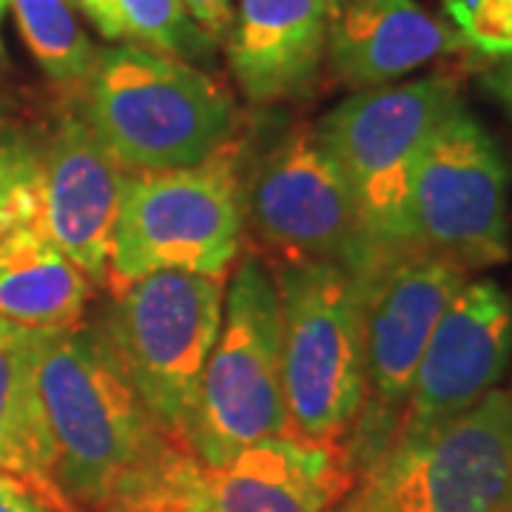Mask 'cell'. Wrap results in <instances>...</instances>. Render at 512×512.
I'll use <instances>...</instances> for the list:
<instances>
[{
    "mask_svg": "<svg viewBox=\"0 0 512 512\" xmlns=\"http://www.w3.org/2000/svg\"><path fill=\"white\" fill-rule=\"evenodd\" d=\"M35 384L63 512H134L202 476L151 419L97 322L37 330Z\"/></svg>",
    "mask_w": 512,
    "mask_h": 512,
    "instance_id": "obj_1",
    "label": "cell"
},
{
    "mask_svg": "<svg viewBox=\"0 0 512 512\" xmlns=\"http://www.w3.org/2000/svg\"><path fill=\"white\" fill-rule=\"evenodd\" d=\"M77 97L80 117L128 174L200 165L237 131V106L220 80L131 43L100 49Z\"/></svg>",
    "mask_w": 512,
    "mask_h": 512,
    "instance_id": "obj_2",
    "label": "cell"
},
{
    "mask_svg": "<svg viewBox=\"0 0 512 512\" xmlns=\"http://www.w3.org/2000/svg\"><path fill=\"white\" fill-rule=\"evenodd\" d=\"M288 427L345 444L365 404V316L359 279L322 259L276 262Z\"/></svg>",
    "mask_w": 512,
    "mask_h": 512,
    "instance_id": "obj_3",
    "label": "cell"
},
{
    "mask_svg": "<svg viewBox=\"0 0 512 512\" xmlns=\"http://www.w3.org/2000/svg\"><path fill=\"white\" fill-rule=\"evenodd\" d=\"M291 433L282 384V313L271 265L239 259L225 288L220 336L202 370L185 447L202 467H222L256 441Z\"/></svg>",
    "mask_w": 512,
    "mask_h": 512,
    "instance_id": "obj_4",
    "label": "cell"
},
{
    "mask_svg": "<svg viewBox=\"0 0 512 512\" xmlns=\"http://www.w3.org/2000/svg\"><path fill=\"white\" fill-rule=\"evenodd\" d=\"M245 228V180L234 146L191 168L128 174L106 288L114 291L157 271L228 279Z\"/></svg>",
    "mask_w": 512,
    "mask_h": 512,
    "instance_id": "obj_5",
    "label": "cell"
},
{
    "mask_svg": "<svg viewBox=\"0 0 512 512\" xmlns=\"http://www.w3.org/2000/svg\"><path fill=\"white\" fill-rule=\"evenodd\" d=\"M456 103H461L456 80L427 74L359 89L316 123L319 137L342 168L362 234L376 256L413 248V171L424 143Z\"/></svg>",
    "mask_w": 512,
    "mask_h": 512,
    "instance_id": "obj_6",
    "label": "cell"
},
{
    "mask_svg": "<svg viewBox=\"0 0 512 512\" xmlns=\"http://www.w3.org/2000/svg\"><path fill=\"white\" fill-rule=\"evenodd\" d=\"M225 279L157 271L111 291L97 319L151 419L185 444L202 370L220 336Z\"/></svg>",
    "mask_w": 512,
    "mask_h": 512,
    "instance_id": "obj_7",
    "label": "cell"
},
{
    "mask_svg": "<svg viewBox=\"0 0 512 512\" xmlns=\"http://www.w3.org/2000/svg\"><path fill=\"white\" fill-rule=\"evenodd\" d=\"M365 316V404L345 439L359 481L396 439L421 353L470 271L453 259L404 248L356 274Z\"/></svg>",
    "mask_w": 512,
    "mask_h": 512,
    "instance_id": "obj_8",
    "label": "cell"
},
{
    "mask_svg": "<svg viewBox=\"0 0 512 512\" xmlns=\"http://www.w3.org/2000/svg\"><path fill=\"white\" fill-rule=\"evenodd\" d=\"M413 248L467 271L507 262L510 163L478 117L456 103L421 148L410 183Z\"/></svg>",
    "mask_w": 512,
    "mask_h": 512,
    "instance_id": "obj_9",
    "label": "cell"
},
{
    "mask_svg": "<svg viewBox=\"0 0 512 512\" xmlns=\"http://www.w3.org/2000/svg\"><path fill=\"white\" fill-rule=\"evenodd\" d=\"M245 217L274 262L322 259L365 271L376 259L342 168L313 123L293 126L245 183Z\"/></svg>",
    "mask_w": 512,
    "mask_h": 512,
    "instance_id": "obj_10",
    "label": "cell"
},
{
    "mask_svg": "<svg viewBox=\"0 0 512 512\" xmlns=\"http://www.w3.org/2000/svg\"><path fill=\"white\" fill-rule=\"evenodd\" d=\"M390 512H512V390L410 447H390L362 478Z\"/></svg>",
    "mask_w": 512,
    "mask_h": 512,
    "instance_id": "obj_11",
    "label": "cell"
},
{
    "mask_svg": "<svg viewBox=\"0 0 512 512\" xmlns=\"http://www.w3.org/2000/svg\"><path fill=\"white\" fill-rule=\"evenodd\" d=\"M510 359V293L493 279H467L430 333L390 447L430 439L476 407L504 379Z\"/></svg>",
    "mask_w": 512,
    "mask_h": 512,
    "instance_id": "obj_12",
    "label": "cell"
},
{
    "mask_svg": "<svg viewBox=\"0 0 512 512\" xmlns=\"http://www.w3.org/2000/svg\"><path fill=\"white\" fill-rule=\"evenodd\" d=\"M126 177L80 114L57 123L40 157V222L94 288L109 285L111 237Z\"/></svg>",
    "mask_w": 512,
    "mask_h": 512,
    "instance_id": "obj_13",
    "label": "cell"
},
{
    "mask_svg": "<svg viewBox=\"0 0 512 512\" xmlns=\"http://www.w3.org/2000/svg\"><path fill=\"white\" fill-rule=\"evenodd\" d=\"M359 484L345 444L282 433L205 467L208 512H330Z\"/></svg>",
    "mask_w": 512,
    "mask_h": 512,
    "instance_id": "obj_14",
    "label": "cell"
},
{
    "mask_svg": "<svg viewBox=\"0 0 512 512\" xmlns=\"http://www.w3.org/2000/svg\"><path fill=\"white\" fill-rule=\"evenodd\" d=\"M336 0H239L228 60L242 94L271 106L311 89L328 57Z\"/></svg>",
    "mask_w": 512,
    "mask_h": 512,
    "instance_id": "obj_15",
    "label": "cell"
},
{
    "mask_svg": "<svg viewBox=\"0 0 512 512\" xmlns=\"http://www.w3.org/2000/svg\"><path fill=\"white\" fill-rule=\"evenodd\" d=\"M464 40L450 20L419 0H336L328 32V63L350 89L396 83L424 63L456 55Z\"/></svg>",
    "mask_w": 512,
    "mask_h": 512,
    "instance_id": "obj_16",
    "label": "cell"
},
{
    "mask_svg": "<svg viewBox=\"0 0 512 512\" xmlns=\"http://www.w3.org/2000/svg\"><path fill=\"white\" fill-rule=\"evenodd\" d=\"M92 279L46 234L43 222L0 239V316L32 330L74 328L92 296Z\"/></svg>",
    "mask_w": 512,
    "mask_h": 512,
    "instance_id": "obj_17",
    "label": "cell"
},
{
    "mask_svg": "<svg viewBox=\"0 0 512 512\" xmlns=\"http://www.w3.org/2000/svg\"><path fill=\"white\" fill-rule=\"evenodd\" d=\"M37 330L0 316V470L20 478L55 512L52 453L35 384Z\"/></svg>",
    "mask_w": 512,
    "mask_h": 512,
    "instance_id": "obj_18",
    "label": "cell"
},
{
    "mask_svg": "<svg viewBox=\"0 0 512 512\" xmlns=\"http://www.w3.org/2000/svg\"><path fill=\"white\" fill-rule=\"evenodd\" d=\"M29 52L57 89L83 92L97 52L83 32L72 0H9Z\"/></svg>",
    "mask_w": 512,
    "mask_h": 512,
    "instance_id": "obj_19",
    "label": "cell"
},
{
    "mask_svg": "<svg viewBox=\"0 0 512 512\" xmlns=\"http://www.w3.org/2000/svg\"><path fill=\"white\" fill-rule=\"evenodd\" d=\"M89 20L106 40L177 60H200L214 49L180 0H94Z\"/></svg>",
    "mask_w": 512,
    "mask_h": 512,
    "instance_id": "obj_20",
    "label": "cell"
},
{
    "mask_svg": "<svg viewBox=\"0 0 512 512\" xmlns=\"http://www.w3.org/2000/svg\"><path fill=\"white\" fill-rule=\"evenodd\" d=\"M40 220V157L23 143H0V239Z\"/></svg>",
    "mask_w": 512,
    "mask_h": 512,
    "instance_id": "obj_21",
    "label": "cell"
},
{
    "mask_svg": "<svg viewBox=\"0 0 512 512\" xmlns=\"http://www.w3.org/2000/svg\"><path fill=\"white\" fill-rule=\"evenodd\" d=\"M444 12L470 52L512 55V0H444Z\"/></svg>",
    "mask_w": 512,
    "mask_h": 512,
    "instance_id": "obj_22",
    "label": "cell"
},
{
    "mask_svg": "<svg viewBox=\"0 0 512 512\" xmlns=\"http://www.w3.org/2000/svg\"><path fill=\"white\" fill-rule=\"evenodd\" d=\"M191 20L211 37L214 46H225L234 29V3L231 0H180Z\"/></svg>",
    "mask_w": 512,
    "mask_h": 512,
    "instance_id": "obj_23",
    "label": "cell"
},
{
    "mask_svg": "<svg viewBox=\"0 0 512 512\" xmlns=\"http://www.w3.org/2000/svg\"><path fill=\"white\" fill-rule=\"evenodd\" d=\"M134 512H208V498H205V470L197 481H191L188 487L177 490V493L157 498L146 507Z\"/></svg>",
    "mask_w": 512,
    "mask_h": 512,
    "instance_id": "obj_24",
    "label": "cell"
},
{
    "mask_svg": "<svg viewBox=\"0 0 512 512\" xmlns=\"http://www.w3.org/2000/svg\"><path fill=\"white\" fill-rule=\"evenodd\" d=\"M0 512H55L20 478L0 470Z\"/></svg>",
    "mask_w": 512,
    "mask_h": 512,
    "instance_id": "obj_25",
    "label": "cell"
},
{
    "mask_svg": "<svg viewBox=\"0 0 512 512\" xmlns=\"http://www.w3.org/2000/svg\"><path fill=\"white\" fill-rule=\"evenodd\" d=\"M481 86L512 117V55L495 57L493 66L481 74Z\"/></svg>",
    "mask_w": 512,
    "mask_h": 512,
    "instance_id": "obj_26",
    "label": "cell"
},
{
    "mask_svg": "<svg viewBox=\"0 0 512 512\" xmlns=\"http://www.w3.org/2000/svg\"><path fill=\"white\" fill-rule=\"evenodd\" d=\"M330 512H390V510L384 507V501L379 498V495L373 493L367 484L359 481V484H356V487H353V490H350V493L345 495V498H342V501H339V504H336Z\"/></svg>",
    "mask_w": 512,
    "mask_h": 512,
    "instance_id": "obj_27",
    "label": "cell"
},
{
    "mask_svg": "<svg viewBox=\"0 0 512 512\" xmlns=\"http://www.w3.org/2000/svg\"><path fill=\"white\" fill-rule=\"evenodd\" d=\"M72 3H74V6H77V9H80V12H83V15H86V18L92 15L94 0H72Z\"/></svg>",
    "mask_w": 512,
    "mask_h": 512,
    "instance_id": "obj_28",
    "label": "cell"
},
{
    "mask_svg": "<svg viewBox=\"0 0 512 512\" xmlns=\"http://www.w3.org/2000/svg\"><path fill=\"white\" fill-rule=\"evenodd\" d=\"M6 6H9V0H0V18H3V12H6Z\"/></svg>",
    "mask_w": 512,
    "mask_h": 512,
    "instance_id": "obj_29",
    "label": "cell"
}]
</instances>
